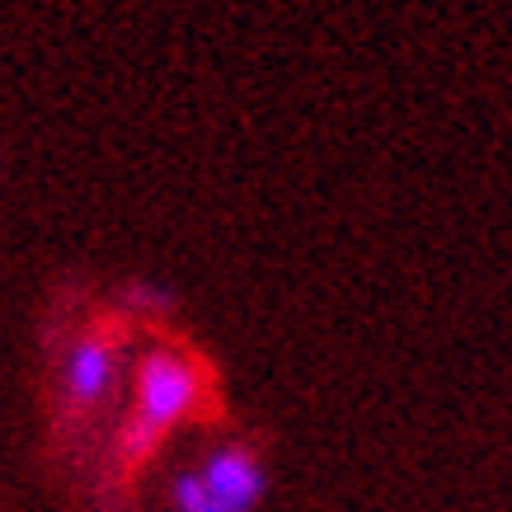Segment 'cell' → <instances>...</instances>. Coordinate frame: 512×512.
Here are the masks:
<instances>
[{
  "instance_id": "cell-5",
  "label": "cell",
  "mask_w": 512,
  "mask_h": 512,
  "mask_svg": "<svg viewBox=\"0 0 512 512\" xmlns=\"http://www.w3.org/2000/svg\"><path fill=\"white\" fill-rule=\"evenodd\" d=\"M132 301L146 306V311H170V296L160 292V287H132Z\"/></svg>"
},
{
  "instance_id": "cell-3",
  "label": "cell",
  "mask_w": 512,
  "mask_h": 512,
  "mask_svg": "<svg viewBox=\"0 0 512 512\" xmlns=\"http://www.w3.org/2000/svg\"><path fill=\"white\" fill-rule=\"evenodd\" d=\"M202 484H207V494L217 498L226 512H249L259 503V494H264V470H259V461L245 447H226L207 461Z\"/></svg>"
},
{
  "instance_id": "cell-2",
  "label": "cell",
  "mask_w": 512,
  "mask_h": 512,
  "mask_svg": "<svg viewBox=\"0 0 512 512\" xmlns=\"http://www.w3.org/2000/svg\"><path fill=\"white\" fill-rule=\"evenodd\" d=\"M118 381V339L109 329H90L76 348L66 353V395L71 404H99Z\"/></svg>"
},
{
  "instance_id": "cell-1",
  "label": "cell",
  "mask_w": 512,
  "mask_h": 512,
  "mask_svg": "<svg viewBox=\"0 0 512 512\" xmlns=\"http://www.w3.org/2000/svg\"><path fill=\"white\" fill-rule=\"evenodd\" d=\"M198 400H202L198 362L174 353V348H151L137 362V404H132V419L123 423L127 461H146L160 437L198 409Z\"/></svg>"
},
{
  "instance_id": "cell-4",
  "label": "cell",
  "mask_w": 512,
  "mask_h": 512,
  "mask_svg": "<svg viewBox=\"0 0 512 512\" xmlns=\"http://www.w3.org/2000/svg\"><path fill=\"white\" fill-rule=\"evenodd\" d=\"M174 503H179V512H226L217 498L207 494L202 475H184V480L174 484Z\"/></svg>"
}]
</instances>
